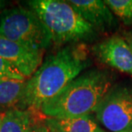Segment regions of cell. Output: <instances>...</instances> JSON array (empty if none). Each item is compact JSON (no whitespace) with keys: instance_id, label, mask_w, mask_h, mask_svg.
<instances>
[{"instance_id":"6da1fadb","label":"cell","mask_w":132,"mask_h":132,"mask_svg":"<svg viewBox=\"0 0 132 132\" xmlns=\"http://www.w3.org/2000/svg\"><path fill=\"white\" fill-rule=\"evenodd\" d=\"M88 51L83 44L67 46L50 55L26 81L22 105L32 111L57 96L88 66Z\"/></svg>"},{"instance_id":"7a4b0ae2","label":"cell","mask_w":132,"mask_h":132,"mask_svg":"<svg viewBox=\"0 0 132 132\" xmlns=\"http://www.w3.org/2000/svg\"><path fill=\"white\" fill-rule=\"evenodd\" d=\"M114 78L108 70L94 69L70 81L54 98L42 105L47 118H73L95 112L112 88Z\"/></svg>"},{"instance_id":"3957f363","label":"cell","mask_w":132,"mask_h":132,"mask_svg":"<svg viewBox=\"0 0 132 132\" xmlns=\"http://www.w3.org/2000/svg\"><path fill=\"white\" fill-rule=\"evenodd\" d=\"M27 4L48 30L54 43H78L95 36L96 30L67 1L31 0Z\"/></svg>"},{"instance_id":"277c9868","label":"cell","mask_w":132,"mask_h":132,"mask_svg":"<svg viewBox=\"0 0 132 132\" xmlns=\"http://www.w3.org/2000/svg\"><path fill=\"white\" fill-rule=\"evenodd\" d=\"M0 34L10 40L43 51L52 43L51 35L31 10L15 7L0 15Z\"/></svg>"},{"instance_id":"5b68a950","label":"cell","mask_w":132,"mask_h":132,"mask_svg":"<svg viewBox=\"0 0 132 132\" xmlns=\"http://www.w3.org/2000/svg\"><path fill=\"white\" fill-rule=\"evenodd\" d=\"M95 114L99 123L110 132L132 130V84L112 87Z\"/></svg>"},{"instance_id":"8992f818","label":"cell","mask_w":132,"mask_h":132,"mask_svg":"<svg viewBox=\"0 0 132 132\" xmlns=\"http://www.w3.org/2000/svg\"><path fill=\"white\" fill-rule=\"evenodd\" d=\"M42 55L40 50L26 46L0 34V57L16 69L24 78L31 77L39 68Z\"/></svg>"},{"instance_id":"52a82bcc","label":"cell","mask_w":132,"mask_h":132,"mask_svg":"<svg viewBox=\"0 0 132 132\" xmlns=\"http://www.w3.org/2000/svg\"><path fill=\"white\" fill-rule=\"evenodd\" d=\"M93 51L103 64L132 76V49L122 37H110L97 44Z\"/></svg>"},{"instance_id":"ba28073f","label":"cell","mask_w":132,"mask_h":132,"mask_svg":"<svg viewBox=\"0 0 132 132\" xmlns=\"http://www.w3.org/2000/svg\"><path fill=\"white\" fill-rule=\"evenodd\" d=\"M67 2L95 30L105 31L117 27L114 14L105 1L70 0Z\"/></svg>"},{"instance_id":"9c48e42d","label":"cell","mask_w":132,"mask_h":132,"mask_svg":"<svg viewBox=\"0 0 132 132\" xmlns=\"http://www.w3.org/2000/svg\"><path fill=\"white\" fill-rule=\"evenodd\" d=\"M45 125L51 132H99L100 130L90 115L73 118H46Z\"/></svg>"},{"instance_id":"30bf717a","label":"cell","mask_w":132,"mask_h":132,"mask_svg":"<svg viewBox=\"0 0 132 132\" xmlns=\"http://www.w3.org/2000/svg\"><path fill=\"white\" fill-rule=\"evenodd\" d=\"M34 123L28 111L11 109L3 115L0 132H30Z\"/></svg>"},{"instance_id":"8fae6325","label":"cell","mask_w":132,"mask_h":132,"mask_svg":"<svg viewBox=\"0 0 132 132\" xmlns=\"http://www.w3.org/2000/svg\"><path fill=\"white\" fill-rule=\"evenodd\" d=\"M25 87V80L0 79V106H12L22 102Z\"/></svg>"},{"instance_id":"7c38bea8","label":"cell","mask_w":132,"mask_h":132,"mask_svg":"<svg viewBox=\"0 0 132 132\" xmlns=\"http://www.w3.org/2000/svg\"><path fill=\"white\" fill-rule=\"evenodd\" d=\"M105 3L125 25L132 26V0H105Z\"/></svg>"},{"instance_id":"4fadbf2b","label":"cell","mask_w":132,"mask_h":132,"mask_svg":"<svg viewBox=\"0 0 132 132\" xmlns=\"http://www.w3.org/2000/svg\"><path fill=\"white\" fill-rule=\"evenodd\" d=\"M0 79L25 80V78L18 72L16 69L1 57H0Z\"/></svg>"},{"instance_id":"5bb4252c","label":"cell","mask_w":132,"mask_h":132,"mask_svg":"<svg viewBox=\"0 0 132 132\" xmlns=\"http://www.w3.org/2000/svg\"><path fill=\"white\" fill-rule=\"evenodd\" d=\"M30 132H51L49 129L46 127V125L42 123H34L31 129Z\"/></svg>"},{"instance_id":"9a60e30c","label":"cell","mask_w":132,"mask_h":132,"mask_svg":"<svg viewBox=\"0 0 132 132\" xmlns=\"http://www.w3.org/2000/svg\"><path fill=\"white\" fill-rule=\"evenodd\" d=\"M125 40L128 42V44L130 45V46L131 47V49H132V32L130 33L127 36H126Z\"/></svg>"},{"instance_id":"2e32d148","label":"cell","mask_w":132,"mask_h":132,"mask_svg":"<svg viewBox=\"0 0 132 132\" xmlns=\"http://www.w3.org/2000/svg\"><path fill=\"white\" fill-rule=\"evenodd\" d=\"M5 5H6V2L3 1V0H0V10L4 9L5 7Z\"/></svg>"},{"instance_id":"e0dca14e","label":"cell","mask_w":132,"mask_h":132,"mask_svg":"<svg viewBox=\"0 0 132 132\" xmlns=\"http://www.w3.org/2000/svg\"><path fill=\"white\" fill-rule=\"evenodd\" d=\"M3 115H4V113H3V114H0V125H1V122H2V118H3Z\"/></svg>"},{"instance_id":"ac0fdd59","label":"cell","mask_w":132,"mask_h":132,"mask_svg":"<svg viewBox=\"0 0 132 132\" xmlns=\"http://www.w3.org/2000/svg\"><path fill=\"white\" fill-rule=\"evenodd\" d=\"M122 132H132V130H125V131H122Z\"/></svg>"},{"instance_id":"d6986e66","label":"cell","mask_w":132,"mask_h":132,"mask_svg":"<svg viewBox=\"0 0 132 132\" xmlns=\"http://www.w3.org/2000/svg\"><path fill=\"white\" fill-rule=\"evenodd\" d=\"M99 132H105V131H104V130H102V129H100V130Z\"/></svg>"}]
</instances>
